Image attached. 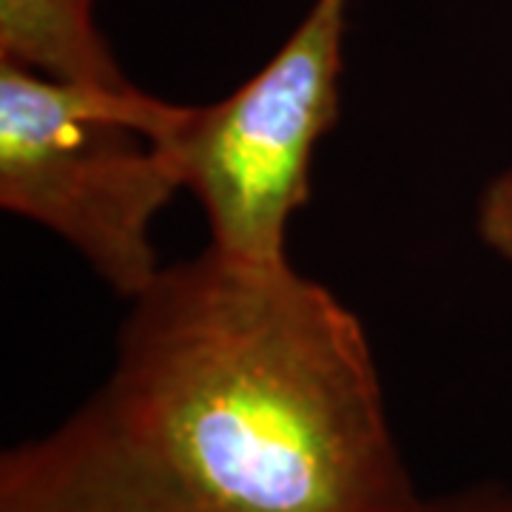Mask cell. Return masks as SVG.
<instances>
[{"mask_svg":"<svg viewBox=\"0 0 512 512\" xmlns=\"http://www.w3.org/2000/svg\"><path fill=\"white\" fill-rule=\"evenodd\" d=\"M205 512H419L367 330L291 262L163 265L92 396Z\"/></svg>","mask_w":512,"mask_h":512,"instance_id":"cell-1","label":"cell"},{"mask_svg":"<svg viewBox=\"0 0 512 512\" xmlns=\"http://www.w3.org/2000/svg\"><path fill=\"white\" fill-rule=\"evenodd\" d=\"M183 103L0 63V205L63 239L123 299L165 262L154 228L183 194L160 148Z\"/></svg>","mask_w":512,"mask_h":512,"instance_id":"cell-2","label":"cell"},{"mask_svg":"<svg viewBox=\"0 0 512 512\" xmlns=\"http://www.w3.org/2000/svg\"><path fill=\"white\" fill-rule=\"evenodd\" d=\"M350 0H311L271 60L205 106H180L157 140L200 202L208 248L248 265L288 259L311 200L316 148L339 120Z\"/></svg>","mask_w":512,"mask_h":512,"instance_id":"cell-3","label":"cell"},{"mask_svg":"<svg viewBox=\"0 0 512 512\" xmlns=\"http://www.w3.org/2000/svg\"><path fill=\"white\" fill-rule=\"evenodd\" d=\"M0 512H205L165 481L89 399L0 456Z\"/></svg>","mask_w":512,"mask_h":512,"instance_id":"cell-4","label":"cell"},{"mask_svg":"<svg viewBox=\"0 0 512 512\" xmlns=\"http://www.w3.org/2000/svg\"><path fill=\"white\" fill-rule=\"evenodd\" d=\"M94 3L0 0V63L77 86L134 89L94 20Z\"/></svg>","mask_w":512,"mask_h":512,"instance_id":"cell-5","label":"cell"},{"mask_svg":"<svg viewBox=\"0 0 512 512\" xmlns=\"http://www.w3.org/2000/svg\"><path fill=\"white\" fill-rule=\"evenodd\" d=\"M478 239L512 268V165L484 185L476 205Z\"/></svg>","mask_w":512,"mask_h":512,"instance_id":"cell-6","label":"cell"},{"mask_svg":"<svg viewBox=\"0 0 512 512\" xmlns=\"http://www.w3.org/2000/svg\"><path fill=\"white\" fill-rule=\"evenodd\" d=\"M419 512H512V490L495 481L470 484L456 493L427 498Z\"/></svg>","mask_w":512,"mask_h":512,"instance_id":"cell-7","label":"cell"}]
</instances>
